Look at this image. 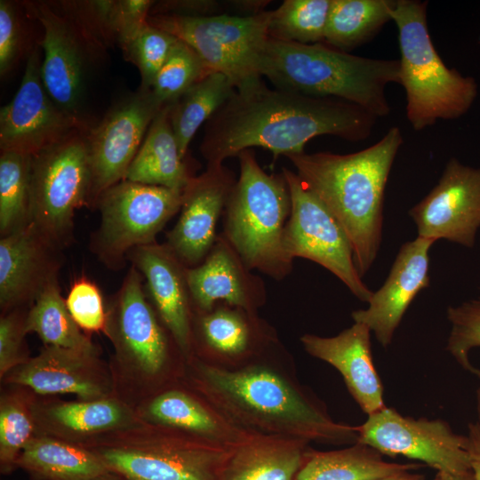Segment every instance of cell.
<instances>
[{"mask_svg":"<svg viewBox=\"0 0 480 480\" xmlns=\"http://www.w3.org/2000/svg\"><path fill=\"white\" fill-rule=\"evenodd\" d=\"M423 474L412 473V471L403 472L377 480H425Z\"/></svg>","mask_w":480,"mask_h":480,"instance_id":"49","label":"cell"},{"mask_svg":"<svg viewBox=\"0 0 480 480\" xmlns=\"http://www.w3.org/2000/svg\"><path fill=\"white\" fill-rule=\"evenodd\" d=\"M28 15L43 27L41 76L53 101L65 112L81 113L85 79L107 47L60 2H22Z\"/></svg>","mask_w":480,"mask_h":480,"instance_id":"9","label":"cell"},{"mask_svg":"<svg viewBox=\"0 0 480 480\" xmlns=\"http://www.w3.org/2000/svg\"><path fill=\"white\" fill-rule=\"evenodd\" d=\"M396 0H332L324 43L349 52L392 20Z\"/></svg>","mask_w":480,"mask_h":480,"instance_id":"29","label":"cell"},{"mask_svg":"<svg viewBox=\"0 0 480 480\" xmlns=\"http://www.w3.org/2000/svg\"><path fill=\"white\" fill-rule=\"evenodd\" d=\"M403 141L400 129L394 126L378 142L355 153L303 152L286 156L303 183L344 228L361 277L380 249L385 188Z\"/></svg>","mask_w":480,"mask_h":480,"instance_id":"2","label":"cell"},{"mask_svg":"<svg viewBox=\"0 0 480 480\" xmlns=\"http://www.w3.org/2000/svg\"><path fill=\"white\" fill-rule=\"evenodd\" d=\"M196 52L178 39L157 73L151 91L163 104H172L212 73Z\"/></svg>","mask_w":480,"mask_h":480,"instance_id":"35","label":"cell"},{"mask_svg":"<svg viewBox=\"0 0 480 480\" xmlns=\"http://www.w3.org/2000/svg\"><path fill=\"white\" fill-rule=\"evenodd\" d=\"M42 60V47L36 44L27 56L17 92L0 109L1 152L33 156L90 127L85 119L65 112L51 98L41 76Z\"/></svg>","mask_w":480,"mask_h":480,"instance_id":"12","label":"cell"},{"mask_svg":"<svg viewBox=\"0 0 480 480\" xmlns=\"http://www.w3.org/2000/svg\"><path fill=\"white\" fill-rule=\"evenodd\" d=\"M29 307L3 313L0 319V375L5 376L28 359L25 337L26 316Z\"/></svg>","mask_w":480,"mask_h":480,"instance_id":"43","label":"cell"},{"mask_svg":"<svg viewBox=\"0 0 480 480\" xmlns=\"http://www.w3.org/2000/svg\"><path fill=\"white\" fill-rule=\"evenodd\" d=\"M148 415L159 422L200 433H209L216 424L212 416L195 400L179 391L156 396L148 408Z\"/></svg>","mask_w":480,"mask_h":480,"instance_id":"37","label":"cell"},{"mask_svg":"<svg viewBox=\"0 0 480 480\" xmlns=\"http://www.w3.org/2000/svg\"><path fill=\"white\" fill-rule=\"evenodd\" d=\"M32 412L16 397L2 398L0 405V460L4 468L17 462L34 437Z\"/></svg>","mask_w":480,"mask_h":480,"instance_id":"39","label":"cell"},{"mask_svg":"<svg viewBox=\"0 0 480 480\" xmlns=\"http://www.w3.org/2000/svg\"><path fill=\"white\" fill-rule=\"evenodd\" d=\"M194 175L181 157L165 104L150 124L124 180L183 191Z\"/></svg>","mask_w":480,"mask_h":480,"instance_id":"25","label":"cell"},{"mask_svg":"<svg viewBox=\"0 0 480 480\" xmlns=\"http://www.w3.org/2000/svg\"><path fill=\"white\" fill-rule=\"evenodd\" d=\"M97 454L109 470L129 480H220V453L140 441L135 434Z\"/></svg>","mask_w":480,"mask_h":480,"instance_id":"19","label":"cell"},{"mask_svg":"<svg viewBox=\"0 0 480 480\" xmlns=\"http://www.w3.org/2000/svg\"><path fill=\"white\" fill-rule=\"evenodd\" d=\"M163 106L151 90L139 88L87 130L92 172L89 208L94 209L106 189L124 180L150 124Z\"/></svg>","mask_w":480,"mask_h":480,"instance_id":"13","label":"cell"},{"mask_svg":"<svg viewBox=\"0 0 480 480\" xmlns=\"http://www.w3.org/2000/svg\"><path fill=\"white\" fill-rule=\"evenodd\" d=\"M240 173L226 204L223 236L249 269L282 279L292 268L284 248L291 196L284 173H267L251 149L241 152Z\"/></svg>","mask_w":480,"mask_h":480,"instance_id":"5","label":"cell"},{"mask_svg":"<svg viewBox=\"0 0 480 480\" xmlns=\"http://www.w3.org/2000/svg\"><path fill=\"white\" fill-rule=\"evenodd\" d=\"M226 2L216 0H162L155 1L149 15H176L207 17L225 14Z\"/></svg>","mask_w":480,"mask_h":480,"instance_id":"45","label":"cell"},{"mask_svg":"<svg viewBox=\"0 0 480 480\" xmlns=\"http://www.w3.org/2000/svg\"><path fill=\"white\" fill-rule=\"evenodd\" d=\"M107 310L105 333L114 344L118 362L139 376L157 374L167 360L169 344L142 276L132 265Z\"/></svg>","mask_w":480,"mask_h":480,"instance_id":"15","label":"cell"},{"mask_svg":"<svg viewBox=\"0 0 480 480\" xmlns=\"http://www.w3.org/2000/svg\"><path fill=\"white\" fill-rule=\"evenodd\" d=\"M434 480H476L472 469L459 473L437 471Z\"/></svg>","mask_w":480,"mask_h":480,"instance_id":"48","label":"cell"},{"mask_svg":"<svg viewBox=\"0 0 480 480\" xmlns=\"http://www.w3.org/2000/svg\"><path fill=\"white\" fill-rule=\"evenodd\" d=\"M451 331L446 350L465 370L472 372L475 366L469 360L473 348H480V296L447 308Z\"/></svg>","mask_w":480,"mask_h":480,"instance_id":"38","label":"cell"},{"mask_svg":"<svg viewBox=\"0 0 480 480\" xmlns=\"http://www.w3.org/2000/svg\"><path fill=\"white\" fill-rule=\"evenodd\" d=\"M178 38L148 23L131 41L120 47L124 58L140 71V88L151 90L156 76Z\"/></svg>","mask_w":480,"mask_h":480,"instance_id":"36","label":"cell"},{"mask_svg":"<svg viewBox=\"0 0 480 480\" xmlns=\"http://www.w3.org/2000/svg\"><path fill=\"white\" fill-rule=\"evenodd\" d=\"M128 260L141 274L146 293L180 348L191 344L190 301L185 267L165 244L137 247Z\"/></svg>","mask_w":480,"mask_h":480,"instance_id":"22","label":"cell"},{"mask_svg":"<svg viewBox=\"0 0 480 480\" xmlns=\"http://www.w3.org/2000/svg\"><path fill=\"white\" fill-rule=\"evenodd\" d=\"M228 9L234 11L236 16H253L267 11L265 8L270 1L262 0H232L227 1Z\"/></svg>","mask_w":480,"mask_h":480,"instance_id":"47","label":"cell"},{"mask_svg":"<svg viewBox=\"0 0 480 480\" xmlns=\"http://www.w3.org/2000/svg\"><path fill=\"white\" fill-rule=\"evenodd\" d=\"M271 14L272 10L253 16L149 15L148 23L188 44L210 70L226 75L240 90L262 79Z\"/></svg>","mask_w":480,"mask_h":480,"instance_id":"8","label":"cell"},{"mask_svg":"<svg viewBox=\"0 0 480 480\" xmlns=\"http://www.w3.org/2000/svg\"><path fill=\"white\" fill-rule=\"evenodd\" d=\"M183 191L123 180L98 198L100 224L89 248L108 269L121 270L129 252L153 244L181 207Z\"/></svg>","mask_w":480,"mask_h":480,"instance_id":"7","label":"cell"},{"mask_svg":"<svg viewBox=\"0 0 480 480\" xmlns=\"http://www.w3.org/2000/svg\"><path fill=\"white\" fill-rule=\"evenodd\" d=\"M23 4L0 1V75L11 73L27 52V28Z\"/></svg>","mask_w":480,"mask_h":480,"instance_id":"42","label":"cell"},{"mask_svg":"<svg viewBox=\"0 0 480 480\" xmlns=\"http://www.w3.org/2000/svg\"><path fill=\"white\" fill-rule=\"evenodd\" d=\"M357 430V442L373 447L383 456L419 460L436 471L472 469L468 436L455 433L444 420L404 416L386 405L368 415Z\"/></svg>","mask_w":480,"mask_h":480,"instance_id":"11","label":"cell"},{"mask_svg":"<svg viewBox=\"0 0 480 480\" xmlns=\"http://www.w3.org/2000/svg\"><path fill=\"white\" fill-rule=\"evenodd\" d=\"M155 1L115 0L113 27L120 47L131 41L148 25L149 11Z\"/></svg>","mask_w":480,"mask_h":480,"instance_id":"44","label":"cell"},{"mask_svg":"<svg viewBox=\"0 0 480 480\" xmlns=\"http://www.w3.org/2000/svg\"><path fill=\"white\" fill-rule=\"evenodd\" d=\"M472 373H474L480 380V369L475 367ZM476 415H477L476 423L480 427V384L477 387L476 391Z\"/></svg>","mask_w":480,"mask_h":480,"instance_id":"50","label":"cell"},{"mask_svg":"<svg viewBox=\"0 0 480 480\" xmlns=\"http://www.w3.org/2000/svg\"><path fill=\"white\" fill-rule=\"evenodd\" d=\"M187 281L194 304L210 311L217 300L249 308L264 295L262 280L253 276L223 235L199 265L187 268Z\"/></svg>","mask_w":480,"mask_h":480,"instance_id":"24","label":"cell"},{"mask_svg":"<svg viewBox=\"0 0 480 480\" xmlns=\"http://www.w3.org/2000/svg\"><path fill=\"white\" fill-rule=\"evenodd\" d=\"M435 241L417 236L404 244L383 285L373 292L366 309L353 311L356 323L367 325L379 343L388 348L407 308L429 285L428 252Z\"/></svg>","mask_w":480,"mask_h":480,"instance_id":"20","label":"cell"},{"mask_svg":"<svg viewBox=\"0 0 480 480\" xmlns=\"http://www.w3.org/2000/svg\"><path fill=\"white\" fill-rule=\"evenodd\" d=\"M224 74L212 72L192 85L170 104V118L181 157L200 126L223 106L236 92Z\"/></svg>","mask_w":480,"mask_h":480,"instance_id":"28","label":"cell"},{"mask_svg":"<svg viewBox=\"0 0 480 480\" xmlns=\"http://www.w3.org/2000/svg\"><path fill=\"white\" fill-rule=\"evenodd\" d=\"M17 463L47 480H98L109 472L97 453L46 436H34Z\"/></svg>","mask_w":480,"mask_h":480,"instance_id":"27","label":"cell"},{"mask_svg":"<svg viewBox=\"0 0 480 480\" xmlns=\"http://www.w3.org/2000/svg\"><path fill=\"white\" fill-rule=\"evenodd\" d=\"M427 1L396 0L391 19L398 30L400 84L406 116L415 131L437 120L462 116L477 97L476 81L448 68L436 52L428 27Z\"/></svg>","mask_w":480,"mask_h":480,"instance_id":"4","label":"cell"},{"mask_svg":"<svg viewBox=\"0 0 480 480\" xmlns=\"http://www.w3.org/2000/svg\"><path fill=\"white\" fill-rule=\"evenodd\" d=\"M30 223V156L0 154V236Z\"/></svg>","mask_w":480,"mask_h":480,"instance_id":"33","label":"cell"},{"mask_svg":"<svg viewBox=\"0 0 480 480\" xmlns=\"http://www.w3.org/2000/svg\"><path fill=\"white\" fill-rule=\"evenodd\" d=\"M236 181L234 172L223 164H208L183 190L180 214L165 244L185 267L199 265L211 252L219 217Z\"/></svg>","mask_w":480,"mask_h":480,"instance_id":"17","label":"cell"},{"mask_svg":"<svg viewBox=\"0 0 480 480\" xmlns=\"http://www.w3.org/2000/svg\"><path fill=\"white\" fill-rule=\"evenodd\" d=\"M467 436L471 468L476 480H480V427L476 422L468 424Z\"/></svg>","mask_w":480,"mask_h":480,"instance_id":"46","label":"cell"},{"mask_svg":"<svg viewBox=\"0 0 480 480\" xmlns=\"http://www.w3.org/2000/svg\"><path fill=\"white\" fill-rule=\"evenodd\" d=\"M25 326L28 333H36L45 346L97 350L72 318L59 280L51 283L29 306Z\"/></svg>","mask_w":480,"mask_h":480,"instance_id":"31","label":"cell"},{"mask_svg":"<svg viewBox=\"0 0 480 480\" xmlns=\"http://www.w3.org/2000/svg\"><path fill=\"white\" fill-rule=\"evenodd\" d=\"M87 130L74 132L30 156V223L62 250L74 242L76 211L89 208Z\"/></svg>","mask_w":480,"mask_h":480,"instance_id":"6","label":"cell"},{"mask_svg":"<svg viewBox=\"0 0 480 480\" xmlns=\"http://www.w3.org/2000/svg\"><path fill=\"white\" fill-rule=\"evenodd\" d=\"M8 374L11 383L41 395L72 394L82 401H91L107 398L110 390L97 350L45 346Z\"/></svg>","mask_w":480,"mask_h":480,"instance_id":"21","label":"cell"},{"mask_svg":"<svg viewBox=\"0 0 480 480\" xmlns=\"http://www.w3.org/2000/svg\"><path fill=\"white\" fill-rule=\"evenodd\" d=\"M205 375L213 386L246 407L260 414L289 421L312 437L358 440L357 426L334 423L269 371L228 372L211 367L205 370Z\"/></svg>","mask_w":480,"mask_h":480,"instance_id":"14","label":"cell"},{"mask_svg":"<svg viewBox=\"0 0 480 480\" xmlns=\"http://www.w3.org/2000/svg\"><path fill=\"white\" fill-rule=\"evenodd\" d=\"M63 250L33 224L0 238V307L2 314L29 307L58 276Z\"/></svg>","mask_w":480,"mask_h":480,"instance_id":"18","label":"cell"},{"mask_svg":"<svg viewBox=\"0 0 480 480\" xmlns=\"http://www.w3.org/2000/svg\"><path fill=\"white\" fill-rule=\"evenodd\" d=\"M291 196V213L284 233L287 256L305 258L335 275L360 300L369 302L373 292L362 281L350 240L328 207L298 174L283 168Z\"/></svg>","mask_w":480,"mask_h":480,"instance_id":"10","label":"cell"},{"mask_svg":"<svg viewBox=\"0 0 480 480\" xmlns=\"http://www.w3.org/2000/svg\"><path fill=\"white\" fill-rule=\"evenodd\" d=\"M332 0H284L272 10L269 38L303 44L324 43Z\"/></svg>","mask_w":480,"mask_h":480,"instance_id":"34","label":"cell"},{"mask_svg":"<svg viewBox=\"0 0 480 480\" xmlns=\"http://www.w3.org/2000/svg\"><path fill=\"white\" fill-rule=\"evenodd\" d=\"M260 75L275 88L340 99L380 118L391 111L386 88L400 84V63L356 56L324 43L303 44L268 37Z\"/></svg>","mask_w":480,"mask_h":480,"instance_id":"3","label":"cell"},{"mask_svg":"<svg viewBox=\"0 0 480 480\" xmlns=\"http://www.w3.org/2000/svg\"><path fill=\"white\" fill-rule=\"evenodd\" d=\"M376 120L351 102L268 88L261 79L236 90L207 121L200 151L207 164H223L258 147L272 153L274 164L279 156L305 152V145L318 136L364 140Z\"/></svg>","mask_w":480,"mask_h":480,"instance_id":"1","label":"cell"},{"mask_svg":"<svg viewBox=\"0 0 480 480\" xmlns=\"http://www.w3.org/2000/svg\"><path fill=\"white\" fill-rule=\"evenodd\" d=\"M371 332L367 325L355 322L333 337L305 334L300 339L309 355L340 372L350 395L367 416L386 406L383 385L372 359Z\"/></svg>","mask_w":480,"mask_h":480,"instance_id":"23","label":"cell"},{"mask_svg":"<svg viewBox=\"0 0 480 480\" xmlns=\"http://www.w3.org/2000/svg\"><path fill=\"white\" fill-rule=\"evenodd\" d=\"M409 215L418 236L473 247L480 227V167L451 158L437 184Z\"/></svg>","mask_w":480,"mask_h":480,"instance_id":"16","label":"cell"},{"mask_svg":"<svg viewBox=\"0 0 480 480\" xmlns=\"http://www.w3.org/2000/svg\"><path fill=\"white\" fill-rule=\"evenodd\" d=\"M303 458L296 445L246 446L227 462L220 480H295Z\"/></svg>","mask_w":480,"mask_h":480,"instance_id":"32","label":"cell"},{"mask_svg":"<svg viewBox=\"0 0 480 480\" xmlns=\"http://www.w3.org/2000/svg\"><path fill=\"white\" fill-rule=\"evenodd\" d=\"M67 308L86 333L106 332L108 310L100 287L85 276L76 277L65 298Z\"/></svg>","mask_w":480,"mask_h":480,"instance_id":"40","label":"cell"},{"mask_svg":"<svg viewBox=\"0 0 480 480\" xmlns=\"http://www.w3.org/2000/svg\"><path fill=\"white\" fill-rule=\"evenodd\" d=\"M201 328L207 344L219 352L238 354L248 346V325L231 309L220 308L206 314L201 319Z\"/></svg>","mask_w":480,"mask_h":480,"instance_id":"41","label":"cell"},{"mask_svg":"<svg viewBox=\"0 0 480 480\" xmlns=\"http://www.w3.org/2000/svg\"><path fill=\"white\" fill-rule=\"evenodd\" d=\"M421 467L423 464L416 462L387 461L373 447L356 442L343 450L304 456L295 480H377Z\"/></svg>","mask_w":480,"mask_h":480,"instance_id":"26","label":"cell"},{"mask_svg":"<svg viewBox=\"0 0 480 480\" xmlns=\"http://www.w3.org/2000/svg\"><path fill=\"white\" fill-rule=\"evenodd\" d=\"M46 426L58 435L85 436L124 429L132 425L129 411L116 400L60 402L49 405L42 415Z\"/></svg>","mask_w":480,"mask_h":480,"instance_id":"30","label":"cell"}]
</instances>
